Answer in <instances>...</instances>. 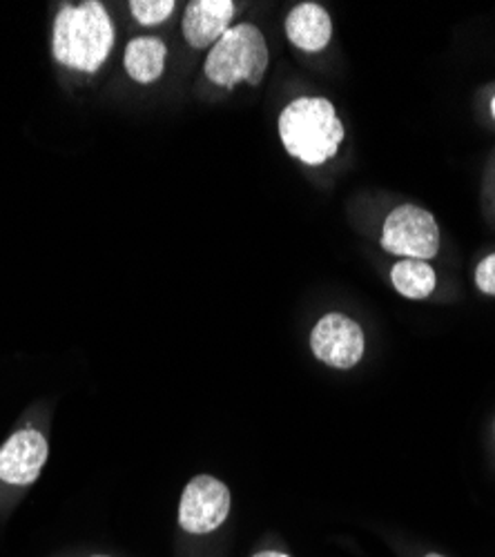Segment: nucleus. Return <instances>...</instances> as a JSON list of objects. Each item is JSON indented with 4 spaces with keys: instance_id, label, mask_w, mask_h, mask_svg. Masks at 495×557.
Wrapping results in <instances>:
<instances>
[{
    "instance_id": "obj_1",
    "label": "nucleus",
    "mask_w": 495,
    "mask_h": 557,
    "mask_svg": "<svg viewBox=\"0 0 495 557\" xmlns=\"http://www.w3.org/2000/svg\"><path fill=\"white\" fill-rule=\"evenodd\" d=\"M114 48V25L108 10L87 0L59 12L52 34L54 59L76 72L95 74Z\"/></svg>"
},
{
    "instance_id": "obj_2",
    "label": "nucleus",
    "mask_w": 495,
    "mask_h": 557,
    "mask_svg": "<svg viewBox=\"0 0 495 557\" xmlns=\"http://www.w3.org/2000/svg\"><path fill=\"white\" fill-rule=\"evenodd\" d=\"M280 136L286 152L297 161L324 165L344 141V125L331 101L297 99L280 116Z\"/></svg>"
},
{
    "instance_id": "obj_3",
    "label": "nucleus",
    "mask_w": 495,
    "mask_h": 557,
    "mask_svg": "<svg viewBox=\"0 0 495 557\" xmlns=\"http://www.w3.org/2000/svg\"><path fill=\"white\" fill-rule=\"evenodd\" d=\"M268 70V45L259 27L242 23L231 27L214 45L206 59V76L233 89L237 83L259 85Z\"/></svg>"
},
{
    "instance_id": "obj_4",
    "label": "nucleus",
    "mask_w": 495,
    "mask_h": 557,
    "mask_svg": "<svg viewBox=\"0 0 495 557\" xmlns=\"http://www.w3.org/2000/svg\"><path fill=\"white\" fill-rule=\"evenodd\" d=\"M382 248L391 255L429 261L440 250V227L424 208L399 206L384 221Z\"/></svg>"
},
{
    "instance_id": "obj_5",
    "label": "nucleus",
    "mask_w": 495,
    "mask_h": 557,
    "mask_svg": "<svg viewBox=\"0 0 495 557\" xmlns=\"http://www.w3.org/2000/svg\"><path fill=\"white\" fill-rule=\"evenodd\" d=\"M231 513V491L228 486L210 475L195 478L182 497L178 508V524L184 531L203 535L212 533L226 522Z\"/></svg>"
},
{
    "instance_id": "obj_6",
    "label": "nucleus",
    "mask_w": 495,
    "mask_h": 557,
    "mask_svg": "<svg viewBox=\"0 0 495 557\" xmlns=\"http://www.w3.org/2000/svg\"><path fill=\"white\" fill-rule=\"evenodd\" d=\"M310 348L322 363L331 368H352L364 355V333L352 319L331 312L312 329Z\"/></svg>"
},
{
    "instance_id": "obj_7",
    "label": "nucleus",
    "mask_w": 495,
    "mask_h": 557,
    "mask_svg": "<svg viewBox=\"0 0 495 557\" xmlns=\"http://www.w3.org/2000/svg\"><path fill=\"white\" fill-rule=\"evenodd\" d=\"M48 459V442L36 431H21L0 448V480L12 486H27Z\"/></svg>"
},
{
    "instance_id": "obj_8",
    "label": "nucleus",
    "mask_w": 495,
    "mask_h": 557,
    "mask_svg": "<svg viewBox=\"0 0 495 557\" xmlns=\"http://www.w3.org/2000/svg\"><path fill=\"white\" fill-rule=\"evenodd\" d=\"M233 0H193L184 16V36L197 50L210 48L231 29Z\"/></svg>"
},
{
    "instance_id": "obj_9",
    "label": "nucleus",
    "mask_w": 495,
    "mask_h": 557,
    "mask_svg": "<svg viewBox=\"0 0 495 557\" xmlns=\"http://www.w3.org/2000/svg\"><path fill=\"white\" fill-rule=\"evenodd\" d=\"M286 34L295 48L314 54L322 52L329 45L333 36V23L329 12L318 3H301L288 14Z\"/></svg>"
},
{
    "instance_id": "obj_10",
    "label": "nucleus",
    "mask_w": 495,
    "mask_h": 557,
    "mask_svg": "<svg viewBox=\"0 0 495 557\" xmlns=\"http://www.w3.org/2000/svg\"><path fill=\"white\" fill-rule=\"evenodd\" d=\"M165 45L159 38H134L125 48V70L137 83H154L165 67Z\"/></svg>"
},
{
    "instance_id": "obj_11",
    "label": "nucleus",
    "mask_w": 495,
    "mask_h": 557,
    "mask_svg": "<svg viewBox=\"0 0 495 557\" xmlns=\"http://www.w3.org/2000/svg\"><path fill=\"white\" fill-rule=\"evenodd\" d=\"M395 290L407 299H426L435 288V270L420 259H401L391 270Z\"/></svg>"
},
{
    "instance_id": "obj_12",
    "label": "nucleus",
    "mask_w": 495,
    "mask_h": 557,
    "mask_svg": "<svg viewBox=\"0 0 495 557\" xmlns=\"http://www.w3.org/2000/svg\"><path fill=\"white\" fill-rule=\"evenodd\" d=\"M129 10H132V16L137 18L141 25L152 27L172 16L174 3L172 0H132Z\"/></svg>"
},
{
    "instance_id": "obj_13",
    "label": "nucleus",
    "mask_w": 495,
    "mask_h": 557,
    "mask_svg": "<svg viewBox=\"0 0 495 557\" xmlns=\"http://www.w3.org/2000/svg\"><path fill=\"white\" fill-rule=\"evenodd\" d=\"M475 284L480 293L495 297V255H488L480 261L475 270Z\"/></svg>"
},
{
    "instance_id": "obj_14",
    "label": "nucleus",
    "mask_w": 495,
    "mask_h": 557,
    "mask_svg": "<svg viewBox=\"0 0 495 557\" xmlns=\"http://www.w3.org/2000/svg\"><path fill=\"white\" fill-rule=\"evenodd\" d=\"M255 557H288V555L277 553V550H263V553H257Z\"/></svg>"
},
{
    "instance_id": "obj_15",
    "label": "nucleus",
    "mask_w": 495,
    "mask_h": 557,
    "mask_svg": "<svg viewBox=\"0 0 495 557\" xmlns=\"http://www.w3.org/2000/svg\"><path fill=\"white\" fill-rule=\"evenodd\" d=\"M491 112H493V116H495V97H493V101H491Z\"/></svg>"
},
{
    "instance_id": "obj_16",
    "label": "nucleus",
    "mask_w": 495,
    "mask_h": 557,
    "mask_svg": "<svg viewBox=\"0 0 495 557\" xmlns=\"http://www.w3.org/2000/svg\"><path fill=\"white\" fill-rule=\"evenodd\" d=\"M426 557H444V555H435V553H431V555H426Z\"/></svg>"
},
{
    "instance_id": "obj_17",
    "label": "nucleus",
    "mask_w": 495,
    "mask_h": 557,
    "mask_svg": "<svg viewBox=\"0 0 495 557\" xmlns=\"http://www.w3.org/2000/svg\"><path fill=\"white\" fill-rule=\"evenodd\" d=\"M97 557H101V555H97Z\"/></svg>"
}]
</instances>
